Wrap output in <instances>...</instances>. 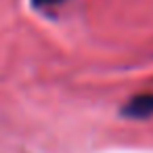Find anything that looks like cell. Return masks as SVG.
Wrapping results in <instances>:
<instances>
[{
  "instance_id": "1",
  "label": "cell",
  "mask_w": 153,
  "mask_h": 153,
  "mask_svg": "<svg viewBox=\"0 0 153 153\" xmlns=\"http://www.w3.org/2000/svg\"><path fill=\"white\" fill-rule=\"evenodd\" d=\"M122 113L126 117H132V120H147L153 115V92H143V94H136L132 97L126 107L122 109Z\"/></svg>"
},
{
  "instance_id": "2",
  "label": "cell",
  "mask_w": 153,
  "mask_h": 153,
  "mask_svg": "<svg viewBox=\"0 0 153 153\" xmlns=\"http://www.w3.org/2000/svg\"><path fill=\"white\" fill-rule=\"evenodd\" d=\"M63 2H65V0H32V4L36 9H51V7H59Z\"/></svg>"
}]
</instances>
